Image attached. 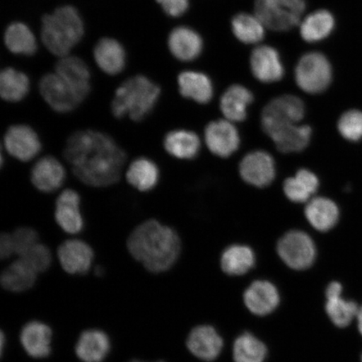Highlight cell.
Here are the masks:
<instances>
[{
    "mask_svg": "<svg viewBox=\"0 0 362 362\" xmlns=\"http://www.w3.org/2000/svg\"><path fill=\"white\" fill-rule=\"evenodd\" d=\"M63 156L76 177L92 187L119 182L127 155L111 136L96 130L76 131L68 138Z\"/></svg>",
    "mask_w": 362,
    "mask_h": 362,
    "instance_id": "obj_1",
    "label": "cell"
},
{
    "mask_svg": "<svg viewBox=\"0 0 362 362\" xmlns=\"http://www.w3.org/2000/svg\"><path fill=\"white\" fill-rule=\"evenodd\" d=\"M127 247L136 261L152 274L165 273L177 262L181 242L177 233L151 219L139 225L127 240Z\"/></svg>",
    "mask_w": 362,
    "mask_h": 362,
    "instance_id": "obj_2",
    "label": "cell"
},
{
    "mask_svg": "<svg viewBox=\"0 0 362 362\" xmlns=\"http://www.w3.org/2000/svg\"><path fill=\"white\" fill-rule=\"evenodd\" d=\"M40 33L45 48L53 55L64 57L83 39V21L75 7H58L42 17Z\"/></svg>",
    "mask_w": 362,
    "mask_h": 362,
    "instance_id": "obj_3",
    "label": "cell"
},
{
    "mask_svg": "<svg viewBox=\"0 0 362 362\" xmlns=\"http://www.w3.org/2000/svg\"><path fill=\"white\" fill-rule=\"evenodd\" d=\"M160 93V86L147 76H131L116 90L111 104L112 115L117 119L129 116L134 122H141L156 107Z\"/></svg>",
    "mask_w": 362,
    "mask_h": 362,
    "instance_id": "obj_4",
    "label": "cell"
},
{
    "mask_svg": "<svg viewBox=\"0 0 362 362\" xmlns=\"http://www.w3.org/2000/svg\"><path fill=\"white\" fill-rule=\"evenodd\" d=\"M306 8V0H256L255 16L267 28L288 31L301 21Z\"/></svg>",
    "mask_w": 362,
    "mask_h": 362,
    "instance_id": "obj_5",
    "label": "cell"
},
{
    "mask_svg": "<svg viewBox=\"0 0 362 362\" xmlns=\"http://www.w3.org/2000/svg\"><path fill=\"white\" fill-rule=\"evenodd\" d=\"M332 66L328 58L320 52L305 54L296 68L298 87L310 94L325 92L332 81Z\"/></svg>",
    "mask_w": 362,
    "mask_h": 362,
    "instance_id": "obj_6",
    "label": "cell"
},
{
    "mask_svg": "<svg viewBox=\"0 0 362 362\" xmlns=\"http://www.w3.org/2000/svg\"><path fill=\"white\" fill-rule=\"evenodd\" d=\"M277 252L288 268L303 271L310 269L316 259L315 244L306 233L292 230L279 240Z\"/></svg>",
    "mask_w": 362,
    "mask_h": 362,
    "instance_id": "obj_7",
    "label": "cell"
},
{
    "mask_svg": "<svg viewBox=\"0 0 362 362\" xmlns=\"http://www.w3.org/2000/svg\"><path fill=\"white\" fill-rule=\"evenodd\" d=\"M305 105L294 95H282L271 100L262 112L261 124L267 135L284 126L296 124L304 119Z\"/></svg>",
    "mask_w": 362,
    "mask_h": 362,
    "instance_id": "obj_8",
    "label": "cell"
},
{
    "mask_svg": "<svg viewBox=\"0 0 362 362\" xmlns=\"http://www.w3.org/2000/svg\"><path fill=\"white\" fill-rule=\"evenodd\" d=\"M39 88L44 100L57 112H71L83 102L74 89L56 72L45 75L40 81Z\"/></svg>",
    "mask_w": 362,
    "mask_h": 362,
    "instance_id": "obj_9",
    "label": "cell"
},
{
    "mask_svg": "<svg viewBox=\"0 0 362 362\" xmlns=\"http://www.w3.org/2000/svg\"><path fill=\"white\" fill-rule=\"evenodd\" d=\"M242 179L252 187H268L276 177V165L273 156L264 151L247 153L239 165Z\"/></svg>",
    "mask_w": 362,
    "mask_h": 362,
    "instance_id": "obj_10",
    "label": "cell"
},
{
    "mask_svg": "<svg viewBox=\"0 0 362 362\" xmlns=\"http://www.w3.org/2000/svg\"><path fill=\"white\" fill-rule=\"evenodd\" d=\"M6 151L18 160H33L42 151V143L31 127L17 124L10 127L4 137Z\"/></svg>",
    "mask_w": 362,
    "mask_h": 362,
    "instance_id": "obj_11",
    "label": "cell"
},
{
    "mask_svg": "<svg viewBox=\"0 0 362 362\" xmlns=\"http://www.w3.org/2000/svg\"><path fill=\"white\" fill-rule=\"evenodd\" d=\"M205 141L214 155L228 158L238 151L241 140L232 122L220 119L212 121L206 126Z\"/></svg>",
    "mask_w": 362,
    "mask_h": 362,
    "instance_id": "obj_12",
    "label": "cell"
},
{
    "mask_svg": "<svg viewBox=\"0 0 362 362\" xmlns=\"http://www.w3.org/2000/svg\"><path fill=\"white\" fill-rule=\"evenodd\" d=\"M57 257L66 273L84 275L92 268L94 252L87 243L79 239H69L59 246Z\"/></svg>",
    "mask_w": 362,
    "mask_h": 362,
    "instance_id": "obj_13",
    "label": "cell"
},
{
    "mask_svg": "<svg viewBox=\"0 0 362 362\" xmlns=\"http://www.w3.org/2000/svg\"><path fill=\"white\" fill-rule=\"evenodd\" d=\"M250 66L253 76L261 83H276L284 78L281 57L277 49L269 45H261L253 49Z\"/></svg>",
    "mask_w": 362,
    "mask_h": 362,
    "instance_id": "obj_14",
    "label": "cell"
},
{
    "mask_svg": "<svg viewBox=\"0 0 362 362\" xmlns=\"http://www.w3.org/2000/svg\"><path fill=\"white\" fill-rule=\"evenodd\" d=\"M80 206L81 197L74 189H66L57 197L55 219L65 233L74 235L83 230L84 220Z\"/></svg>",
    "mask_w": 362,
    "mask_h": 362,
    "instance_id": "obj_15",
    "label": "cell"
},
{
    "mask_svg": "<svg viewBox=\"0 0 362 362\" xmlns=\"http://www.w3.org/2000/svg\"><path fill=\"white\" fill-rule=\"evenodd\" d=\"M243 301L252 314L265 316L277 309L280 296L273 283L267 280H257L244 292Z\"/></svg>",
    "mask_w": 362,
    "mask_h": 362,
    "instance_id": "obj_16",
    "label": "cell"
},
{
    "mask_svg": "<svg viewBox=\"0 0 362 362\" xmlns=\"http://www.w3.org/2000/svg\"><path fill=\"white\" fill-rule=\"evenodd\" d=\"M30 180L38 191L52 193L64 184L66 170L57 158L45 156L35 163L30 172Z\"/></svg>",
    "mask_w": 362,
    "mask_h": 362,
    "instance_id": "obj_17",
    "label": "cell"
},
{
    "mask_svg": "<svg viewBox=\"0 0 362 362\" xmlns=\"http://www.w3.org/2000/svg\"><path fill=\"white\" fill-rule=\"evenodd\" d=\"M187 347L197 358L206 361H214L223 347V339L209 325H201L192 330L187 339Z\"/></svg>",
    "mask_w": 362,
    "mask_h": 362,
    "instance_id": "obj_18",
    "label": "cell"
},
{
    "mask_svg": "<svg viewBox=\"0 0 362 362\" xmlns=\"http://www.w3.org/2000/svg\"><path fill=\"white\" fill-rule=\"evenodd\" d=\"M56 74L74 89L81 100L90 93L89 68L81 58L72 56L62 57L56 65Z\"/></svg>",
    "mask_w": 362,
    "mask_h": 362,
    "instance_id": "obj_19",
    "label": "cell"
},
{
    "mask_svg": "<svg viewBox=\"0 0 362 362\" xmlns=\"http://www.w3.org/2000/svg\"><path fill=\"white\" fill-rule=\"evenodd\" d=\"M170 52L180 62H192L201 55L203 40L196 30L189 27H176L169 35Z\"/></svg>",
    "mask_w": 362,
    "mask_h": 362,
    "instance_id": "obj_20",
    "label": "cell"
},
{
    "mask_svg": "<svg viewBox=\"0 0 362 362\" xmlns=\"http://www.w3.org/2000/svg\"><path fill=\"white\" fill-rule=\"evenodd\" d=\"M52 332L40 321H30L23 327L21 342L27 354L36 359L45 358L51 354Z\"/></svg>",
    "mask_w": 362,
    "mask_h": 362,
    "instance_id": "obj_21",
    "label": "cell"
},
{
    "mask_svg": "<svg viewBox=\"0 0 362 362\" xmlns=\"http://www.w3.org/2000/svg\"><path fill=\"white\" fill-rule=\"evenodd\" d=\"M93 56L99 68L106 74L115 76L123 71L126 65L125 49L112 38H103L95 45Z\"/></svg>",
    "mask_w": 362,
    "mask_h": 362,
    "instance_id": "obj_22",
    "label": "cell"
},
{
    "mask_svg": "<svg viewBox=\"0 0 362 362\" xmlns=\"http://www.w3.org/2000/svg\"><path fill=\"white\" fill-rule=\"evenodd\" d=\"M305 215L312 228L321 233L329 232L336 226L339 217L336 203L327 197H315L307 202Z\"/></svg>",
    "mask_w": 362,
    "mask_h": 362,
    "instance_id": "obj_23",
    "label": "cell"
},
{
    "mask_svg": "<svg viewBox=\"0 0 362 362\" xmlns=\"http://www.w3.org/2000/svg\"><path fill=\"white\" fill-rule=\"evenodd\" d=\"M278 151L284 153H298L309 146L312 129L309 125L289 124L270 134Z\"/></svg>",
    "mask_w": 362,
    "mask_h": 362,
    "instance_id": "obj_24",
    "label": "cell"
},
{
    "mask_svg": "<svg viewBox=\"0 0 362 362\" xmlns=\"http://www.w3.org/2000/svg\"><path fill=\"white\" fill-rule=\"evenodd\" d=\"M111 348L110 339L99 329H88L81 333L76 345V354L83 362H103Z\"/></svg>",
    "mask_w": 362,
    "mask_h": 362,
    "instance_id": "obj_25",
    "label": "cell"
},
{
    "mask_svg": "<svg viewBox=\"0 0 362 362\" xmlns=\"http://www.w3.org/2000/svg\"><path fill=\"white\" fill-rule=\"evenodd\" d=\"M253 95L244 86H230L221 98L220 107L226 120L235 123L247 119V107L253 102Z\"/></svg>",
    "mask_w": 362,
    "mask_h": 362,
    "instance_id": "obj_26",
    "label": "cell"
},
{
    "mask_svg": "<svg viewBox=\"0 0 362 362\" xmlns=\"http://www.w3.org/2000/svg\"><path fill=\"white\" fill-rule=\"evenodd\" d=\"M178 85L180 93L183 97L198 103H208L214 97V84L209 76L202 72H181L178 76Z\"/></svg>",
    "mask_w": 362,
    "mask_h": 362,
    "instance_id": "obj_27",
    "label": "cell"
},
{
    "mask_svg": "<svg viewBox=\"0 0 362 362\" xmlns=\"http://www.w3.org/2000/svg\"><path fill=\"white\" fill-rule=\"evenodd\" d=\"M319 187V178L308 169L298 170L293 177L285 180L283 185L285 197L293 203L310 201Z\"/></svg>",
    "mask_w": 362,
    "mask_h": 362,
    "instance_id": "obj_28",
    "label": "cell"
},
{
    "mask_svg": "<svg viewBox=\"0 0 362 362\" xmlns=\"http://www.w3.org/2000/svg\"><path fill=\"white\" fill-rule=\"evenodd\" d=\"M164 147L171 156L180 160H192L200 152L201 140L192 131L173 130L165 135Z\"/></svg>",
    "mask_w": 362,
    "mask_h": 362,
    "instance_id": "obj_29",
    "label": "cell"
},
{
    "mask_svg": "<svg viewBox=\"0 0 362 362\" xmlns=\"http://www.w3.org/2000/svg\"><path fill=\"white\" fill-rule=\"evenodd\" d=\"M160 172L151 158L139 157L131 163L127 171V181L138 191L147 192L156 187Z\"/></svg>",
    "mask_w": 362,
    "mask_h": 362,
    "instance_id": "obj_30",
    "label": "cell"
},
{
    "mask_svg": "<svg viewBox=\"0 0 362 362\" xmlns=\"http://www.w3.org/2000/svg\"><path fill=\"white\" fill-rule=\"evenodd\" d=\"M255 252L243 244H233L226 247L221 257V269L230 276L246 274L255 267Z\"/></svg>",
    "mask_w": 362,
    "mask_h": 362,
    "instance_id": "obj_31",
    "label": "cell"
},
{
    "mask_svg": "<svg viewBox=\"0 0 362 362\" xmlns=\"http://www.w3.org/2000/svg\"><path fill=\"white\" fill-rule=\"evenodd\" d=\"M336 21L332 13L327 10H319L310 13L300 27L303 40L308 43H315L327 39L333 33Z\"/></svg>",
    "mask_w": 362,
    "mask_h": 362,
    "instance_id": "obj_32",
    "label": "cell"
},
{
    "mask_svg": "<svg viewBox=\"0 0 362 362\" xmlns=\"http://www.w3.org/2000/svg\"><path fill=\"white\" fill-rule=\"evenodd\" d=\"M37 274L24 260L19 259L2 272L1 285L8 291L25 292L34 286Z\"/></svg>",
    "mask_w": 362,
    "mask_h": 362,
    "instance_id": "obj_33",
    "label": "cell"
},
{
    "mask_svg": "<svg viewBox=\"0 0 362 362\" xmlns=\"http://www.w3.org/2000/svg\"><path fill=\"white\" fill-rule=\"evenodd\" d=\"M8 51L17 55L33 56L37 51V42L33 31L24 23L13 22L4 36Z\"/></svg>",
    "mask_w": 362,
    "mask_h": 362,
    "instance_id": "obj_34",
    "label": "cell"
},
{
    "mask_svg": "<svg viewBox=\"0 0 362 362\" xmlns=\"http://www.w3.org/2000/svg\"><path fill=\"white\" fill-rule=\"evenodd\" d=\"M30 80L20 71L7 67L0 74V95L4 100L16 103L23 100L28 94Z\"/></svg>",
    "mask_w": 362,
    "mask_h": 362,
    "instance_id": "obj_35",
    "label": "cell"
},
{
    "mask_svg": "<svg viewBox=\"0 0 362 362\" xmlns=\"http://www.w3.org/2000/svg\"><path fill=\"white\" fill-rule=\"evenodd\" d=\"M265 26L256 16L239 13L232 20V30L236 38L245 44H257L264 38Z\"/></svg>",
    "mask_w": 362,
    "mask_h": 362,
    "instance_id": "obj_36",
    "label": "cell"
},
{
    "mask_svg": "<svg viewBox=\"0 0 362 362\" xmlns=\"http://www.w3.org/2000/svg\"><path fill=\"white\" fill-rule=\"evenodd\" d=\"M268 350L264 343L251 333L245 332L234 342L235 362H264Z\"/></svg>",
    "mask_w": 362,
    "mask_h": 362,
    "instance_id": "obj_37",
    "label": "cell"
},
{
    "mask_svg": "<svg viewBox=\"0 0 362 362\" xmlns=\"http://www.w3.org/2000/svg\"><path fill=\"white\" fill-rule=\"evenodd\" d=\"M325 311L337 327H348L358 314L359 308L354 301L346 300L341 296L327 297Z\"/></svg>",
    "mask_w": 362,
    "mask_h": 362,
    "instance_id": "obj_38",
    "label": "cell"
},
{
    "mask_svg": "<svg viewBox=\"0 0 362 362\" xmlns=\"http://www.w3.org/2000/svg\"><path fill=\"white\" fill-rule=\"evenodd\" d=\"M337 127L344 139L351 142L359 141L362 139V112L352 110L344 112Z\"/></svg>",
    "mask_w": 362,
    "mask_h": 362,
    "instance_id": "obj_39",
    "label": "cell"
},
{
    "mask_svg": "<svg viewBox=\"0 0 362 362\" xmlns=\"http://www.w3.org/2000/svg\"><path fill=\"white\" fill-rule=\"evenodd\" d=\"M19 259L24 260L36 273L40 274L44 273L51 267L52 255L47 246L38 243Z\"/></svg>",
    "mask_w": 362,
    "mask_h": 362,
    "instance_id": "obj_40",
    "label": "cell"
},
{
    "mask_svg": "<svg viewBox=\"0 0 362 362\" xmlns=\"http://www.w3.org/2000/svg\"><path fill=\"white\" fill-rule=\"evenodd\" d=\"M16 255L21 257L39 243V235L34 228L22 226L11 234Z\"/></svg>",
    "mask_w": 362,
    "mask_h": 362,
    "instance_id": "obj_41",
    "label": "cell"
},
{
    "mask_svg": "<svg viewBox=\"0 0 362 362\" xmlns=\"http://www.w3.org/2000/svg\"><path fill=\"white\" fill-rule=\"evenodd\" d=\"M163 11L170 17H180L187 11L189 0H156Z\"/></svg>",
    "mask_w": 362,
    "mask_h": 362,
    "instance_id": "obj_42",
    "label": "cell"
},
{
    "mask_svg": "<svg viewBox=\"0 0 362 362\" xmlns=\"http://www.w3.org/2000/svg\"><path fill=\"white\" fill-rule=\"evenodd\" d=\"M13 255H16V252L11 234L4 233L0 238V257L2 260H6Z\"/></svg>",
    "mask_w": 362,
    "mask_h": 362,
    "instance_id": "obj_43",
    "label": "cell"
},
{
    "mask_svg": "<svg viewBox=\"0 0 362 362\" xmlns=\"http://www.w3.org/2000/svg\"><path fill=\"white\" fill-rule=\"evenodd\" d=\"M342 285L338 282H332L328 285L325 291V297L341 296L342 294Z\"/></svg>",
    "mask_w": 362,
    "mask_h": 362,
    "instance_id": "obj_44",
    "label": "cell"
},
{
    "mask_svg": "<svg viewBox=\"0 0 362 362\" xmlns=\"http://www.w3.org/2000/svg\"><path fill=\"white\" fill-rule=\"evenodd\" d=\"M356 318L357 322H358L359 332L362 336V307L359 308L358 314H357Z\"/></svg>",
    "mask_w": 362,
    "mask_h": 362,
    "instance_id": "obj_45",
    "label": "cell"
},
{
    "mask_svg": "<svg viewBox=\"0 0 362 362\" xmlns=\"http://www.w3.org/2000/svg\"><path fill=\"white\" fill-rule=\"evenodd\" d=\"M95 274H96L97 276H103L104 274V269L103 267H97V268L95 269Z\"/></svg>",
    "mask_w": 362,
    "mask_h": 362,
    "instance_id": "obj_46",
    "label": "cell"
},
{
    "mask_svg": "<svg viewBox=\"0 0 362 362\" xmlns=\"http://www.w3.org/2000/svg\"><path fill=\"white\" fill-rule=\"evenodd\" d=\"M4 333L1 334V353H3V351H4Z\"/></svg>",
    "mask_w": 362,
    "mask_h": 362,
    "instance_id": "obj_47",
    "label": "cell"
},
{
    "mask_svg": "<svg viewBox=\"0 0 362 362\" xmlns=\"http://www.w3.org/2000/svg\"><path fill=\"white\" fill-rule=\"evenodd\" d=\"M130 362H144V361H138V360H134V361H130ZM156 362H165V361H156Z\"/></svg>",
    "mask_w": 362,
    "mask_h": 362,
    "instance_id": "obj_48",
    "label": "cell"
},
{
    "mask_svg": "<svg viewBox=\"0 0 362 362\" xmlns=\"http://www.w3.org/2000/svg\"><path fill=\"white\" fill-rule=\"evenodd\" d=\"M361 361H362V356H361Z\"/></svg>",
    "mask_w": 362,
    "mask_h": 362,
    "instance_id": "obj_49",
    "label": "cell"
}]
</instances>
